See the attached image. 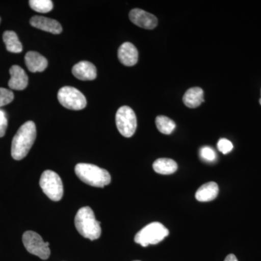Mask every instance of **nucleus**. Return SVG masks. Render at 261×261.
I'll list each match as a JSON object with an SVG mask.
<instances>
[{
	"mask_svg": "<svg viewBox=\"0 0 261 261\" xmlns=\"http://www.w3.org/2000/svg\"><path fill=\"white\" fill-rule=\"evenodd\" d=\"M37 137V128L34 122H25L20 127L12 142V157L16 161L24 159L29 153Z\"/></svg>",
	"mask_w": 261,
	"mask_h": 261,
	"instance_id": "obj_1",
	"label": "nucleus"
},
{
	"mask_svg": "<svg viewBox=\"0 0 261 261\" xmlns=\"http://www.w3.org/2000/svg\"><path fill=\"white\" fill-rule=\"evenodd\" d=\"M75 226L84 238L96 240L100 237V222L96 220L92 209L89 206L82 207L75 216Z\"/></svg>",
	"mask_w": 261,
	"mask_h": 261,
	"instance_id": "obj_2",
	"label": "nucleus"
},
{
	"mask_svg": "<svg viewBox=\"0 0 261 261\" xmlns=\"http://www.w3.org/2000/svg\"><path fill=\"white\" fill-rule=\"evenodd\" d=\"M75 173L79 178L90 186L102 187L110 185L111 176L107 170L89 163H79L75 166Z\"/></svg>",
	"mask_w": 261,
	"mask_h": 261,
	"instance_id": "obj_3",
	"label": "nucleus"
},
{
	"mask_svg": "<svg viewBox=\"0 0 261 261\" xmlns=\"http://www.w3.org/2000/svg\"><path fill=\"white\" fill-rule=\"evenodd\" d=\"M169 234V231L159 222L149 224L141 229L136 234L135 241L136 243L147 247L149 245H157L163 241Z\"/></svg>",
	"mask_w": 261,
	"mask_h": 261,
	"instance_id": "obj_4",
	"label": "nucleus"
},
{
	"mask_svg": "<svg viewBox=\"0 0 261 261\" xmlns=\"http://www.w3.org/2000/svg\"><path fill=\"white\" fill-rule=\"evenodd\" d=\"M39 185L44 193L53 201H60L63 196V185L61 177L55 171L47 170L41 176Z\"/></svg>",
	"mask_w": 261,
	"mask_h": 261,
	"instance_id": "obj_5",
	"label": "nucleus"
},
{
	"mask_svg": "<svg viewBox=\"0 0 261 261\" xmlns=\"http://www.w3.org/2000/svg\"><path fill=\"white\" fill-rule=\"evenodd\" d=\"M23 243L27 251L37 255L42 260H47L50 255L49 243H45L42 237L33 231H27L23 235Z\"/></svg>",
	"mask_w": 261,
	"mask_h": 261,
	"instance_id": "obj_6",
	"label": "nucleus"
},
{
	"mask_svg": "<svg viewBox=\"0 0 261 261\" xmlns=\"http://www.w3.org/2000/svg\"><path fill=\"white\" fill-rule=\"evenodd\" d=\"M117 128L123 137H129L135 135L137 129V116L133 110L128 106H122L116 115Z\"/></svg>",
	"mask_w": 261,
	"mask_h": 261,
	"instance_id": "obj_7",
	"label": "nucleus"
},
{
	"mask_svg": "<svg viewBox=\"0 0 261 261\" xmlns=\"http://www.w3.org/2000/svg\"><path fill=\"white\" fill-rule=\"evenodd\" d=\"M58 99L63 107L73 111H80L87 106L85 96L74 87H64L60 89Z\"/></svg>",
	"mask_w": 261,
	"mask_h": 261,
	"instance_id": "obj_8",
	"label": "nucleus"
},
{
	"mask_svg": "<svg viewBox=\"0 0 261 261\" xmlns=\"http://www.w3.org/2000/svg\"><path fill=\"white\" fill-rule=\"evenodd\" d=\"M129 19L137 27L149 30L155 28L158 25V19L154 15L138 8L130 10Z\"/></svg>",
	"mask_w": 261,
	"mask_h": 261,
	"instance_id": "obj_9",
	"label": "nucleus"
},
{
	"mask_svg": "<svg viewBox=\"0 0 261 261\" xmlns=\"http://www.w3.org/2000/svg\"><path fill=\"white\" fill-rule=\"evenodd\" d=\"M30 24L34 28L54 34H61L63 28L58 20L43 16H34L31 18Z\"/></svg>",
	"mask_w": 261,
	"mask_h": 261,
	"instance_id": "obj_10",
	"label": "nucleus"
},
{
	"mask_svg": "<svg viewBox=\"0 0 261 261\" xmlns=\"http://www.w3.org/2000/svg\"><path fill=\"white\" fill-rule=\"evenodd\" d=\"M10 80L8 86L11 89L14 90H23L27 88L29 83L28 75L25 70L18 66L13 65L10 69Z\"/></svg>",
	"mask_w": 261,
	"mask_h": 261,
	"instance_id": "obj_11",
	"label": "nucleus"
},
{
	"mask_svg": "<svg viewBox=\"0 0 261 261\" xmlns=\"http://www.w3.org/2000/svg\"><path fill=\"white\" fill-rule=\"evenodd\" d=\"M118 57L122 64L126 66H133L138 61V50L132 43L125 42L118 49Z\"/></svg>",
	"mask_w": 261,
	"mask_h": 261,
	"instance_id": "obj_12",
	"label": "nucleus"
},
{
	"mask_svg": "<svg viewBox=\"0 0 261 261\" xmlns=\"http://www.w3.org/2000/svg\"><path fill=\"white\" fill-rule=\"evenodd\" d=\"M72 73L75 78L82 81H92L97 77V69L88 61H81L73 67Z\"/></svg>",
	"mask_w": 261,
	"mask_h": 261,
	"instance_id": "obj_13",
	"label": "nucleus"
},
{
	"mask_svg": "<svg viewBox=\"0 0 261 261\" xmlns=\"http://www.w3.org/2000/svg\"><path fill=\"white\" fill-rule=\"evenodd\" d=\"M25 65L32 73L42 72L47 68V60L37 51H30L25 56Z\"/></svg>",
	"mask_w": 261,
	"mask_h": 261,
	"instance_id": "obj_14",
	"label": "nucleus"
},
{
	"mask_svg": "<svg viewBox=\"0 0 261 261\" xmlns=\"http://www.w3.org/2000/svg\"><path fill=\"white\" fill-rule=\"evenodd\" d=\"M219 189L216 182H208L202 185L195 194V198L200 202H210L219 195Z\"/></svg>",
	"mask_w": 261,
	"mask_h": 261,
	"instance_id": "obj_15",
	"label": "nucleus"
},
{
	"mask_svg": "<svg viewBox=\"0 0 261 261\" xmlns=\"http://www.w3.org/2000/svg\"><path fill=\"white\" fill-rule=\"evenodd\" d=\"M204 92L200 87H192L184 94L183 102L189 108L199 107L204 102Z\"/></svg>",
	"mask_w": 261,
	"mask_h": 261,
	"instance_id": "obj_16",
	"label": "nucleus"
},
{
	"mask_svg": "<svg viewBox=\"0 0 261 261\" xmlns=\"http://www.w3.org/2000/svg\"><path fill=\"white\" fill-rule=\"evenodd\" d=\"M152 167L156 173L170 175L177 171L178 165L172 159H159L154 161Z\"/></svg>",
	"mask_w": 261,
	"mask_h": 261,
	"instance_id": "obj_17",
	"label": "nucleus"
},
{
	"mask_svg": "<svg viewBox=\"0 0 261 261\" xmlns=\"http://www.w3.org/2000/svg\"><path fill=\"white\" fill-rule=\"evenodd\" d=\"M4 41L7 49L10 53H20L23 50V46L19 41L18 36L15 32L12 31H7L3 34Z\"/></svg>",
	"mask_w": 261,
	"mask_h": 261,
	"instance_id": "obj_18",
	"label": "nucleus"
},
{
	"mask_svg": "<svg viewBox=\"0 0 261 261\" xmlns=\"http://www.w3.org/2000/svg\"><path fill=\"white\" fill-rule=\"evenodd\" d=\"M155 124L158 129L163 135H171L176 128L175 122L165 116H158L155 119Z\"/></svg>",
	"mask_w": 261,
	"mask_h": 261,
	"instance_id": "obj_19",
	"label": "nucleus"
},
{
	"mask_svg": "<svg viewBox=\"0 0 261 261\" xmlns=\"http://www.w3.org/2000/svg\"><path fill=\"white\" fill-rule=\"evenodd\" d=\"M29 3L31 8L37 13H49L53 8V3L50 0H30Z\"/></svg>",
	"mask_w": 261,
	"mask_h": 261,
	"instance_id": "obj_20",
	"label": "nucleus"
},
{
	"mask_svg": "<svg viewBox=\"0 0 261 261\" xmlns=\"http://www.w3.org/2000/svg\"><path fill=\"white\" fill-rule=\"evenodd\" d=\"M14 94L9 89L0 88V108L13 102Z\"/></svg>",
	"mask_w": 261,
	"mask_h": 261,
	"instance_id": "obj_21",
	"label": "nucleus"
},
{
	"mask_svg": "<svg viewBox=\"0 0 261 261\" xmlns=\"http://www.w3.org/2000/svg\"><path fill=\"white\" fill-rule=\"evenodd\" d=\"M217 146L220 152H222L224 154L229 153L232 150L233 147V144L231 143V141L225 138L219 140V142H218Z\"/></svg>",
	"mask_w": 261,
	"mask_h": 261,
	"instance_id": "obj_22",
	"label": "nucleus"
},
{
	"mask_svg": "<svg viewBox=\"0 0 261 261\" xmlns=\"http://www.w3.org/2000/svg\"><path fill=\"white\" fill-rule=\"evenodd\" d=\"M201 158L208 162H212L216 159V152L209 147H204L201 148L200 152Z\"/></svg>",
	"mask_w": 261,
	"mask_h": 261,
	"instance_id": "obj_23",
	"label": "nucleus"
},
{
	"mask_svg": "<svg viewBox=\"0 0 261 261\" xmlns=\"http://www.w3.org/2000/svg\"><path fill=\"white\" fill-rule=\"evenodd\" d=\"M8 127V119L4 111L0 110V137H4Z\"/></svg>",
	"mask_w": 261,
	"mask_h": 261,
	"instance_id": "obj_24",
	"label": "nucleus"
},
{
	"mask_svg": "<svg viewBox=\"0 0 261 261\" xmlns=\"http://www.w3.org/2000/svg\"><path fill=\"white\" fill-rule=\"evenodd\" d=\"M224 261H238V260L233 254H229V255H227L226 258H225Z\"/></svg>",
	"mask_w": 261,
	"mask_h": 261,
	"instance_id": "obj_25",
	"label": "nucleus"
},
{
	"mask_svg": "<svg viewBox=\"0 0 261 261\" xmlns=\"http://www.w3.org/2000/svg\"><path fill=\"white\" fill-rule=\"evenodd\" d=\"M260 104L261 105V98L260 99Z\"/></svg>",
	"mask_w": 261,
	"mask_h": 261,
	"instance_id": "obj_26",
	"label": "nucleus"
},
{
	"mask_svg": "<svg viewBox=\"0 0 261 261\" xmlns=\"http://www.w3.org/2000/svg\"><path fill=\"white\" fill-rule=\"evenodd\" d=\"M0 23H1V18H0Z\"/></svg>",
	"mask_w": 261,
	"mask_h": 261,
	"instance_id": "obj_27",
	"label": "nucleus"
},
{
	"mask_svg": "<svg viewBox=\"0 0 261 261\" xmlns=\"http://www.w3.org/2000/svg\"><path fill=\"white\" fill-rule=\"evenodd\" d=\"M134 261H140V260H134Z\"/></svg>",
	"mask_w": 261,
	"mask_h": 261,
	"instance_id": "obj_28",
	"label": "nucleus"
}]
</instances>
